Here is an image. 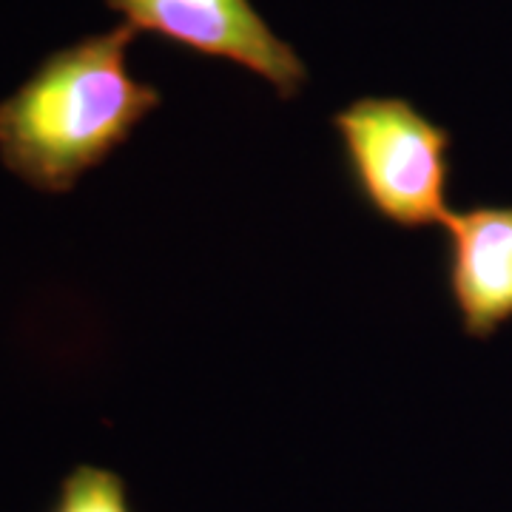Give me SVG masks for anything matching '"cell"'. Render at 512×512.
Segmentation results:
<instances>
[{"mask_svg":"<svg viewBox=\"0 0 512 512\" xmlns=\"http://www.w3.org/2000/svg\"><path fill=\"white\" fill-rule=\"evenodd\" d=\"M134 29L80 37L37 63L0 100V163L43 194H69L163 106V94L128 69Z\"/></svg>","mask_w":512,"mask_h":512,"instance_id":"cell-1","label":"cell"},{"mask_svg":"<svg viewBox=\"0 0 512 512\" xmlns=\"http://www.w3.org/2000/svg\"><path fill=\"white\" fill-rule=\"evenodd\" d=\"M353 194L387 225L424 231L450 220L453 134L396 94L356 97L330 117Z\"/></svg>","mask_w":512,"mask_h":512,"instance_id":"cell-2","label":"cell"},{"mask_svg":"<svg viewBox=\"0 0 512 512\" xmlns=\"http://www.w3.org/2000/svg\"><path fill=\"white\" fill-rule=\"evenodd\" d=\"M134 32H148L194 55L234 63L293 100L308 86V66L276 35L251 0H106Z\"/></svg>","mask_w":512,"mask_h":512,"instance_id":"cell-3","label":"cell"},{"mask_svg":"<svg viewBox=\"0 0 512 512\" xmlns=\"http://www.w3.org/2000/svg\"><path fill=\"white\" fill-rule=\"evenodd\" d=\"M444 279L464 336L490 342L512 322V205H473L444 222Z\"/></svg>","mask_w":512,"mask_h":512,"instance_id":"cell-4","label":"cell"},{"mask_svg":"<svg viewBox=\"0 0 512 512\" xmlns=\"http://www.w3.org/2000/svg\"><path fill=\"white\" fill-rule=\"evenodd\" d=\"M46 512H134V504L120 473L97 464H77L63 476Z\"/></svg>","mask_w":512,"mask_h":512,"instance_id":"cell-5","label":"cell"}]
</instances>
